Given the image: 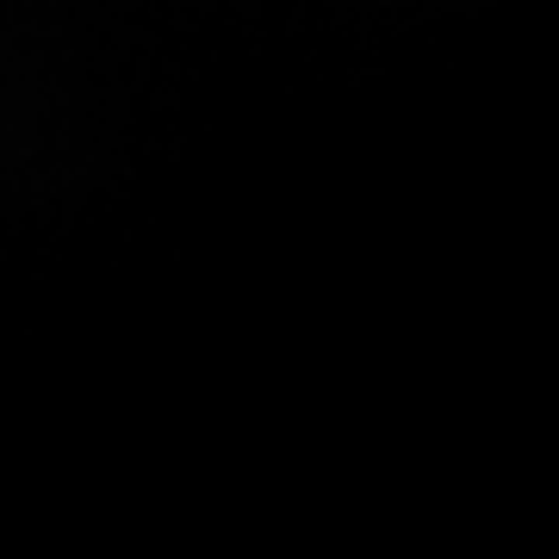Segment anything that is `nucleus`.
I'll return each instance as SVG.
<instances>
[]
</instances>
